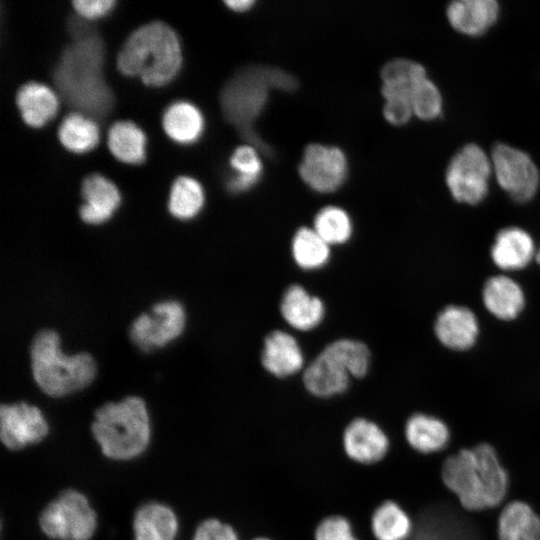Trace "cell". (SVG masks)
Returning <instances> with one entry per match:
<instances>
[{
    "label": "cell",
    "instance_id": "6da1fadb",
    "mask_svg": "<svg viewBox=\"0 0 540 540\" xmlns=\"http://www.w3.org/2000/svg\"><path fill=\"white\" fill-rule=\"evenodd\" d=\"M103 62L101 39L87 34L63 50L54 70V83L62 98L83 115L103 116L113 105L102 75Z\"/></svg>",
    "mask_w": 540,
    "mask_h": 540
},
{
    "label": "cell",
    "instance_id": "7a4b0ae2",
    "mask_svg": "<svg viewBox=\"0 0 540 540\" xmlns=\"http://www.w3.org/2000/svg\"><path fill=\"white\" fill-rule=\"evenodd\" d=\"M444 485L469 511L498 506L507 493L508 475L495 449L481 443L448 457L441 468Z\"/></svg>",
    "mask_w": 540,
    "mask_h": 540
},
{
    "label": "cell",
    "instance_id": "3957f363",
    "mask_svg": "<svg viewBox=\"0 0 540 540\" xmlns=\"http://www.w3.org/2000/svg\"><path fill=\"white\" fill-rule=\"evenodd\" d=\"M182 65V52L175 31L153 21L133 31L117 56V67L127 76H138L148 86L168 84Z\"/></svg>",
    "mask_w": 540,
    "mask_h": 540
},
{
    "label": "cell",
    "instance_id": "277c9868",
    "mask_svg": "<svg viewBox=\"0 0 540 540\" xmlns=\"http://www.w3.org/2000/svg\"><path fill=\"white\" fill-rule=\"evenodd\" d=\"M296 87V78L286 71L270 66H248L224 85L220 95L222 110L226 119L252 145L264 151L267 146L257 137L252 122L263 111L270 89L291 91Z\"/></svg>",
    "mask_w": 540,
    "mask_h": 540
},
{
    "label": "cell",
    "instance_id": "5b68a950",
    "mask_svg": "<svg viewBox=\"0 0 540 540\" xmlns=\"http://www.w3.org/2000/svg\"><path fill=\"white\" fill-rule=\"evenodd\" d=\"M91 432L102 454L110 460L128 461L140 456L151 439L144 400L128 396L100 406L94 413Z\"/></svg>",
    "mask_w": 540,
    "mask_h": 540
},
{
    "label": "cell",
    "instance_id": "8992f818",
    "mask_svg": "<svg viewBox=\"0 0 540 540\" xmlns=\"http://www.w3.org/2000/svg\"><path fill=\"white\" fill-rule=\"evenodd\" d=\"M30 356L35 382L51 397H63L82 390L96 375L92 356L88 353L63 354L59 335L53 330H42L35 335Z\"/></svg>",
    "mask_w": 540,
    "mask_h": 540
},
{
    "label": "cell",
    "instance_id": "52a82bcc",
    "mask_svg": "<svg viewBox=\"0 0 540 540\" xmlns=\"http://www.w3.org/2000/svg\"><path fill=\"white\" fill-rule=\"evenodd\" d=\"M371 363L368 346L356 339L340 338L327 344L304 368L303 385L318 399L344 394L351 380L366 376Z\"/></svg>",
    "mask_w": 540,
    "mask_h": 540
},
{
    "label": "cell",
    "instance_id": "ba28073f",
    "mask_svg": "<svg viewBox=\"0 0 540 540\" xmlns=\"http://www.w3.org/2000/svg\"><path fill=\"white\" fill-rule=\"evenodd\" d=\"M39 526L53 540H90L97 528V514L84 494L65 489L42 510Z\"/></svg>",
    "mask_w": 540,
    "mask_h": 540
},
{
    "label": "cell",
    "instance_id": "9c48e42d",
    "mask_svg": "<svg viewBox=\"0 0 540 540\" xmlns=\"http://www.w3.org/2000/svg\"><path fill=\"white\" fill-rule=\"evenodd\" d=\"M492 173L490 156L479 145L468 143L450 159L445 181L454 200L476 205L486 198Z\"/></svg>",
    "mask_w": 540,
    "mask_h": 540
},
{
    "label": "cell",
    "instance_id": "30bf717a",
    "mask_svg": "<svg viewBox=\"0 0 540 540\" xmlns=\"http://www.w3.org/2000/svg\"><path fill=\"white\" fill-rule=\"evenodd\" d=\"M340 447L344 459L360 468H375L388 457L391 439L376 420L355 416L348 420L340 432Z\"/></svg>",
    "mask_w": 540,
    "mask_h": 540
},
{
    "label": "cell",
    "instance_id": "8fae6325",
    "mask_svg": "<svg viewBox=\"0 0 540 540\" xmlns=\"http://www.w3.org/2000/svg\"><path fill=\"white\" fill-rule=\"evenodd\" d=\"M490 158L499 186L512 200L523 203L536 195L540 175L529 154L508 144L498 143L493 147Z\"/></svg>",
    "mask_w": 540,
    "mask_h": 540
},
{
    "label": "cell",
    "instance_id": "7c38bea8",
    "mask_svg": "<svg viewBox=\"0 0 540 540\" xmlns=\"http://www.w3.org/2000/svg\"><path fill=\"white\" fill-rule=\"evenodd\" d=\"M185 311L178 301L157 303L152 314H141L130 327L132 342L143 352L163 347L176 339L185 327Z\"/></svg>",
    "mask_w": 540,
    "mask_h": 540
},
{
    "label": "cell",
    "instance_id": "4fadbf2b",
    "mask_svg": "<svg viewBox=\"0 0 540 540\" xmlns=\"http://www.w3.org/2000/svg\"><path fill=\"white\" fill-rule=\"evenodd\" d=\"M298 172L312 190L329 193L344 183L348 174V160L339 147L311 143L304 149Z\"/></svg>",
    "mask_w": 540,
    "mask_h": 540
},
{
    "label": "cell",
    "instance_id": "5bb4252c",
    "mask_svg": "<svg viewBox=\"0 0 540 540\" xmlns=\"http://www.w3.org/2000/svg\"><path fill=\"white\" fill-rule=\"evenodd\" d=\"M48 433V422L37 406L23 401L0 406V439L8 450L38 444Z\"/></svg>",
    "mask_w": 540,
    "mask_h": 540
},
{
    "label": "cell",
    "instance_id": "9a60e30c",
    "mask_svg": "<svg viewBox=\"0 0 540 540\" xmlns=\"http://www.w3.org/2000/svg\"><path fill=\"white\" fill-rule=\"evenodd\" d=\"M261 364L272 376L287 378L303 369L305 356L292 334L284 330H273L264 339Z\"/></svg>",
    "mask_w": 540,
    "mask_h": 540
},
{
    "label": "cell",
    "instance_id": "2e32d148",
    "mask_svg": "<svg viewBox=\"0 0 540 540\" xmlns=\"http://www.w3.org/2000/svg\"><path fill=\"white\" fill-rule=\"evenodd\" d=\"M280 313L290 327L306 332L321 324L326 308L321 298L311 294L302 285L292 284L282 295Z\"/></svg>",
    "mask_w": 540,
    "mask_h": 540
},
{
    "label": "cell",
    "instance_id": "e0dca14e",
    "mask_svg": "<svg viewBox=\"0 0 540 540\" xmlns=\"http://www.w3.org/2000/svg\"><path fill=\"white\" fill-rule=\"evenodd\" d=\"M434 331L444 346L453 350H466L476 342L479 324L469 308L449 305L438 314Z\"/></svg>",
    "mask_w": 540,
    "mask_h": 540
},
{
    "label": "cell",
    "instance_id": "ac0fdd59",
    "mask_svg": "<svg viewBox=\"0 0 540 540\" xmlns=\"http://www.w3.org/2000/svg\"><path fill=\"white\" fill-rule=\"evenodd\" d=\"M81 194L85 203L79 209L81 219L88 224H102L111 218L121 197L115 184L100 174L84 178Z\"/></svg>",
    "mask_w": 540,
    "mask_h": 540
},
{
    "label": "cell",
    "instance_id": "d6986e66",
    "mask_svg": "<svg viewBox=\"0 0 540 540\" xmlns=\"http://www.w3.org/2000/svg\"><path fill=\"white\" fill-rule=\"evenodd\" d=\"M415 522L392 498L378 502L368 516L367 528L373 540H411Z\"/></svg>",
    "mask_w": 540,
    "mask_h": 540
},
{
    "label": "cell",
    "instance_id": "ffe728a7",
    "mask_svg": "<svg viewBox=\"0 0 540 540\" xmlns=\"http://www.w3.org/2000/svg\"><path fill=\"white\" fill-rule=\"evenodd\" d=\"M499 11V5L494 0H455L448 4L446 15L456 31L478 36L497 21Z\"/></svg>",
    "mask_w": 540,
    "mask_h": 540
},
{
    "label": "cell",
    "instance_id": "44dd1931",
    "mask_svg": "<svg viewBox=\"0 0 540 540\" xmlns=\"http://www.w3.org/2000/svg\"><path fill=\"white\" fill-rule=\"evenodd\" d=\"M536 256L532 237L519 227L500 230L491 247V258L502 270L513 271L526 267Z\"/></svg>",
    "mask_w": 540,
    "mask_h": 540
},
{
    "label": "cell",
    "instance_id": "7402d4cb",
    "mask_svg": "<svg viewBox=\"0 0 540 540\" xmlns=\"http://www.w3.org/2000/svg\"><path fill=\"white\" fill-rule=\"evenodd\" d=\"M403 433L408 446L421 454L441 451L450 439V431L442 420L420 412L407 418Z\"/></svg>",
    "mask_w": 540,
    "mask_h": 540
},
{
    "label": "cell",
    "instance_id": "603a6c76",
    "mask_svg": "<svg viewBox=\"0 0 540 540\" xmlns=\"http://www.w3.org/2000/svg\"><path fill=\"white\" fill-rule=\"evenodd\" d=\"M411 540H476L472 529L451 512L431 509L415 521Z\"/></svg>",
    "mask_w": 540,
    "mask_h": 540
},
{
    "label": "cell",
    "instance_id": "cb8c5ba5",
    "mask_svg": "<svg viewBox=\"0 0 540 540\" xmlns=\"http://www.w3.org/2000/svg\"><path fill=\"white\" fill-rule=\"evenodd\" d=\"M178 519L174 511L159 502L140 506L134 514V540H175Z\"/></svg>",
    "mask_w": 540,
    "mask_h": 540
},
{
    "label": "cell",
    "instance_id": "d4e9b609",
    "mask_svg": "<svg viewBox=\"0 0 540 540\" xmlns=\"http://www.w3.org/2000/svg\"><path fill=\"white\" fill-rule=\"evenodd\" d=\"M482 299L486 309L501 320H512L522 311L525 297L521 286L505 275L486 280Z\"/></svg>",
    "mask_w": 540,
    "mask_h": 540
},
{
    "label": "cell",
    "instance_id": "484cf974",
    "mask_svg": "<svg viewBox=\"0 0 540 540\" xmlns=\"http://www.w3.org/2000/svg\"><path fill=\"white\" fill-rule=\"evenodd\" d=\"M16 103L24 122L35 128L51 120L58 110L56 94L46 85L28 82L16 94Z\"/></svg>",
    "mask_w": 540,
    "mask_h": 540
},
{
    "label": "cell",
    "instance_id": "4316f807",
    "mask_svg": "<svg viewBox=\"0 0 540 540\" xmlns=\"http://www.w3.org/2000/svg\"><path fill=\"white\" fill-rule=\"evenodd\" d=\"M498 540H540V517L525 502L512 501L501 511Z\"/></svg>",
    "mask_w": 540,
    "mask_h": 540
},
{
    "label": "cell",
    "instance_id": "83f0119b",
    "mask_svg": "<svg viewBox=\"0 0 540 540\" xmlns=\"http://www.w3.org/2000/svg\"><path fill=\"white\" fill-rule=\"evenodd\" d=\"M162 124L164 131L172 140L181 144H191L201 136L204 118L194 104L177 101L165 110Z\"/></svg>",
    "mask_w": 540,
    "mask_h": 540
},
{
    "label": "cell",
    "instance_id": "f1b7e54d",
    "mask_svg": "<svg viewBox=\"0 0 540 540\" xmlns=\"http://www.w3.org/2000/svg\"><path fill=\"white\" fill-rule=\"evenodd\" d=\"M291 256L304 271H316L330 260L331 246L312 227L298 228L291 239Z\"/></svg>",
    "mask_w": 540,
    "mask_h": 540
},
{
    "label": "cell",
    "instance_id": "f546056e",
    "mask_svg": "<svg viewBox=\"0 0 540 540\" xmlns=\"http://www.w3.org/2000/svg\"><path fill=\"white\" fill-rule=\"evenodd\" d=\"M383 97L409 95L413 88L427 78L424 66L406 58H394L386 62L380 70Z\"/></svg>",
    "mask_w": 540,
    "mask_h": 540
},
{
    "label": "cell",
    "instance_id": "4dcf8cb0",
    "mask_svg": "<svg viewBox=\"0 0 540 540\" xmlns=\"http://www.w3.org/2000/svg\"><path fill=\"white\" fill-rule=\"evenodd\" d=\"M145 144L144 132L131 121H118L108 131V147L124 163H142L145 159Z\"/></svg>",
    "mask_w": 540,
    "mask_h": 540
},
{
    "label": "cell",
    "instance_id": "1f68e13d",
    "mask_svg": "<svg viewBox=\"0 0 540 540\" xmlns=\"http://www.w3.org/2000/svg\"><path fill=\"white\" fill-rule=\"evenodd\" d=\"M233 174L226 186L230 192H245L252 188L263 172V162L257 148L252 144L238 146L229 159Z\"/></svg>",
    "mask_w": 540,
    "mask_h": 540
},
{
    "label": "cell",
    "instance_id": "d6a6232c",
    "mask_svg": "<svg viewBox=\"0 0 540 540\" xmlns=\"http://www.w3.org/2000/svg\"><path fill=\"white\" fill-rule=\"evenodd\" d=\"M58 138L67 150L84 153L97 145L99 129L92 119L81 113H71L62 120Z\"/></svg>",
    "mask_w": 540,
    "mask_h": 540
},
{
    "label": "cell",
    "instance_id": "836d02e7",
    "mask_svg": "<svg viewBox=\"0 0 540 540\" xmlns=\"http://www.w3.org/2000/svg\"><path fill=\"white\" fill-rule=\"evenodd\" d=\"M204 201L202 185L192 177L180 176L171 186L168 208L174 217L188 220L200 212Z\"/></svg>",
    "mask_w": 540,
    "mask_h": 540
},
{
    "label": "cell",
    "instance_id": "e575fe53",
    "mask_svg": "<svg viewBox=\"0 0 540 540\" xmlns=\"http://www.w3.org/2000/svg\"><path fill=\"white\" fill-rule=\"evenodd\" d=\"M312 228L331 247L347 243L353 235L350 215L336 205L322 207L314 217Z\"/></svg>",
    "mask_w": 540,
    "mask_h": 540
},
{
    "label": "cell",
    "instance_id": "d590c367",
    "mask_svg": "<svg viewBox=\"0 0 540 540\" xmlns=\"http://www.w3.org/2000/svg\"><path fill=\"white\" fill-rule=\"evenodd\" d=\"M354 521L346 514L332 512L314 525L312 540H361Z\"/></svg>",
    "mask_w": 540,
    "mask_h": 540
},
{
    "label": "cell",
    "instance_id": "8d00e7d4",
    "mask_svg": "<svg viewBox=\"0 0 540 540\" xmlns=\"http://www.w3.org/2000/svg\"><path fill=\"white\" fill-rule=\"evenodd\" d=\"M414 115L422 120H433L440 116L443 99L438 86L428 77L418 83L410 94Z\"/></svg>",
    "mask_w": 540,
    "mask_h": 540
},
{
    "label": "cell",
    "instance_id": "74e56055",
    "mask_svg": "<svg viewBox=\"0 0 540 540\" xmlns=\"http://www.w3.org/2000/svg\"><path fill=\"white\" fill-rule=\"evenodd\" d=\"M192 540H241V534L230 522L208 517L197 525Z\"/></svg>",
    "mask_w": 540,
    "mask_h": 540
},
{
    "label": "cell",
    "instance_id": "f35d334b",
    "mask_svg": "<svg viewBox=\"0 0 540 540\" xmlns=\"http://www.w3.org/2000/svg\"><path fill=\"white\" fill-rule=\"evenodd\" d=\"M384 99L383 115L390 124L404 125L414 115L409 95H390Z\"/></svg>",
    "mask_w": 540,
    "mask_h": 540
},
{
    "label": "cell",
    "instance_id": "ab89813d",
    "mask_svg": "<svg viewBox=\"0 0 540 540\" xmlns=\"http://www.w3.org/2000/svg\"><path fill=\"white\" fill-rule=\"evenodd\" d=\"M75 11L83 18L95 19L107 14L115 5L113 0H75Z\"/></svg>",
    "mask_w": 540,
    "mask_h": 540
},
{
    "label": "cell",
    "instance_id": "60d3db41",
    "mask_svg": "<svg viewBox=\"0 0 540 540\" xmlns=\"http://www.w3.org/2000/svg\"><path fill=\"white\" fill-rule=\"evenodd\" d=\"M225 4L232 10L242 12L250 9L255 2L253 0H228Z\"/></svg>",
    "mask_w": 540,
    "mask_h": 540
},
{
    "label": "cell",
    "instance_id": "b9f144b4",
    "mask_svg": "<svg viewBox=\"0 0 540 540\" xmlns=\"http://www.w3.org/2000/svg\"><path fill=\"white\" fill-rule=\"evenodd\" d=\"M248 540H278V539L267 534H256L249 537Z\"/></svg>",
    "mask_w": 540,
    "mask_h": 540
},
{
    "label": "cell",
    "instance_id": "7bdbcfd3",
    "mask_svg": "<svg viewBox=\"0 0 540 540\" xmlns=\"http://www.w3.org/2000/svg\"><path fill=\"white\" fill-rule=\"evenodd\" d=\"M537 262L540 264V249L536 252Z\"/></svg>",
    "mask_w": 540,
    "mask_h": 540
}]
</instances>
